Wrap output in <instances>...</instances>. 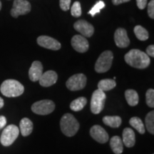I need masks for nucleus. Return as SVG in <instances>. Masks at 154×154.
<instances>
[{"label":"nucleus","mask_w":154,"mask_h":154,"mask_svg":"<svg viewBox=\"0 0 154 154\" xmlns=\"http://www.w3.org/2000/svg\"><path fill=\"white\" fill-rule=\"evenodd\" d=\"M113 59L111 51H105L99 56L95 64V71L98 73H105L110 69Z\"/></svg>","instance_id":"20e7f679"},{"label":"nucleus","mask_w":154,"mask_h":154,"mask_svg":"<svg viewBox=\"0 0 154 154\" xmlns=\"http://www.w3.org/2000/svg\"><path fill=\"white\" fill-rule=\"evenodd\" d=\"M30 3L26 0H14L13 3V7L11 10V15L14 18H17L20 15L28 14L31 11Z\"/></svg>","instance_id":"1a4fd4ad"},{"label":"nucleus","mask_w":154,"mask_h":154,"mask_svg":"<svg viewBox=\"0 0 154 154\" xmlns=\"http://www.w3.org/2000/svg\"><path fill=\"white\" fill-rule=\"evenodd\" d=\"M146 101L147 105L149 107H154V90L153 88H149L146 94Z\"/></svg>","instance_id":"c85d7f7f"},{"label":"nucleus","mask_w":154,"mask_h":154,"mask_svg":"<svg viewBox=\"0 0 154 154\" xmlns=\"http://www.w3.org/2000/svg\"><path fill=\"white\" fill-rule=\"evenodd\" d=\"M90 135L94 140L100 143H105L109 140V134L103 127L99 125L91 127L90 129Z\"/></svg>","instance_id":"9b49d317"},{"label":"nucleus","mask_w":154,"mask_h":154,"mask_svg":"<svg viewBox=\"0 0 154 154\" xmlns=\"http://www.w3.org/2000/svg\"><path fill=\"white\" fill-rule=\"evenodd\" d=\"M21 134L23 136H27L32 134L33 131V123L28 118H24L19 123Z\"/></svg>","instance_id":"a211bd4d"},{"label":"nucleus","mask_w":154,"mask_h":154,"mask_svg":"<svg viewBox=\"0 0 154 154\" xmlns=\"http://www.w3.org/2000/svg\"><path fill=\"white\" fill-rule=\"evenodd\" d=\"M130 1L131 0H112V3L114 5H119L122 3H126Z\"/></svg>","instance_id":"f704fd0d"},{"label":"nucleus","mask_w":154,"mask_h":154,"mask_svg":"<svg viewBox=\"0 0 154 154\" xmlns=\"http://www.w3.org/2000/svg\"><path fill=\"white\" fill-rule=\"evenodd\" d=\"M116 83L115 80L110 79H106L101 80L99 82L98 89L105 92L113 89V88L116 87Z\"/></svg>","instance_id":"4be33fe9"},{"label":"nucleus","mask_w":154,"mask_h":154,"mask_svg":"<svg viewBox=\"0 0 154 154\" xmlns=\"http://www.w3.org/2000/svg\"><path fill=\"white\" fill-rule=\"evenodd\" d=\"M110 146L115 154H121L124 151L122 139L118 136H114L110 140Z\"/></svg>","instance_id":"6ab92c4d"},{"label":"nucleus","mask_w":154,"mask_h":154,"mask_svg":"<svg viewBox=\"0 0 154 154\" xmlns=\"http://www.w3.org/2000/svg\"><path fill=\"white\" fill-rule=\"evenodd\" d=\"M129 124L133 128H134L140 134H143L145 133V126L143 121L138 117H132L130 119Z\"/></svg>","instance_id":"5701e85b"},{"label":"nucleus","mask_w":154,"mask_h":154,"mask_svg":"<svg viewBox=\"0 0 154 154\" xmlns=\"http://www.w3.org/2000/svg\"><path fill=\"white\" fill-rule=\"evenodd\" d=\"M4 106V100L2 97H0V109Z\"/></svg>","instance_id":"c9c22d12"},{"label":"nucleus","mask_w":154,"mask_h":154,"mask_svg":"<svg viewBox=\"0 0 154 154\" xmlns=\"http://www.w3.org/2000/svg\"><path fill=\"white\" fill-rule=\"evenodd\" d=\"M7 124V119L4 116H0V129L3 128Z\"/></svg>","instance_id":"72a5a7b5"},{"label":"nucleus","mask_w":154,"mask_h":154,"mask_svg":"<svg viewBox=\"0 0 154 154\" xmlns=\"http://www.w3.org/2000/svg\"><path fill=\"white\" fill-rule=\"evenodd\" d=\"M55 109L54 103L51 100H42L36 101L32 106V110L38 115H47Z\"/></svg>","instance_id":"0eeeda50"},{"label":"nucleus","mask_w":154,"mask_h":154,"mask_svg":"<svg viewBox=\"0 0 154 154\" xmlns=\"http://www.w3.org/2000/svg\"><path fill=\"white\" fill-rule=\"evenodd\" d=\"M1 9H2V2L1 1H0V10H1Z\"/></svg>","instance_id":"e433bc0d"},{"label":"nucleus","mask_w":154,"mask_h":154,"mask_svg":"<svg viewBox=\"0 0 154 154\" xmlns=\"http://www.w3.org/2000/svg\"><path fill=\"white\" fill-rule=\"evenodd\" d=\"M37 43L40 47L57 51L61 47V44L57 39L48 36H40L37 38Z\"/></svg>","instance_id":"9d476101"},{"label":"nucleus","mask_w":154,"mask_h":154,"mask_svg":"<svg viewBox=\"0 0 154 154\" xmlns=\"http://www.w3.org/2000/svg\"><path fill=\"white\" fill-rule=\"evenodd\" d=\"M42 74H43V66L42 63L38 61H34L29 71V76L30 80L32 82H37L39 80Z\"/></svg>","instance_id":"dca6fc26"},{"label":"nucleus","mask_w":154,"mask_h":154,"mask_svg":"<svg viewBox=\"0 0 154 154\" xmlns=\"http://www.w3.org/2000/svg\"><path fill=\"white\" fill-rule=\"evenodd\" d=\"M87 103V99L85 97H79L73 101L70 104V108L74 111L82 110Z\"/></svg>","instance_id":"b1692460"},{"label":"nucleus","mask_w":154,"mask_h":154,"mask_svg":"<svg viewBox=\"0 0 154 154\" xmlns=\"http://www.w3.org/2000/svg\"><path fill=\"white\" fill-rule=\"evenodd\" d=\"M148 14L150 18L154 19V0H151L148 5Z\"/></svg>","instance_id":"7c9ffc66"},{"label":"nucleus","mask_w":154,"mask_h":154,"mask_svg":"<svg viewBox=\"0 0 154 154\" xmlns=\"http://www.w3.org/2000/svg\"><path fill=\"white\" fill-rule=\"evenodd\" d=\"M125 61L131 66L143 69L150 65L151 60L149 56L139 49H131L125 55Z\"/></svg>","instance_id":"f257e3e1"},{"label":"nucleus","mask_w":154,"mask_h":154,"mask_svg":"<svg viewBox=\"0 0 154 154\" xmlns=\"http://www.w3.org/2000/svg\"><path fill=\"white\" fill-rule=\"evenodd\" d=\"M74 27L77 32L82 34L83 36L91 37L94 33L93 25L86 22V20H79L74 23Z\"/></svg>","instance_id":"f8f14e48"},{"label":"nucleus","mask_w":154,"mask_h":154,"mask_svg":"<svg viewBox=\"0 0 154 154\" xmlns=\"http://www.w3.org/2000/svg\"><path fill=\"white\" fill-rule=\"evenodd\" d=\"M0 91L7 97H17L24 93V87L18 81L7 79L2 84Z\"/></svg>","instance_id":"f03ea898"},{"label":"nucleus","mask_w":154,"mask_h":154,"mask_svg":"<svg viewBox=\"0 0 154 154\" xmlns=\"http://www.w3.org/2000/svg\"><path fill=\"white\" fill-rule=\"evenodd\" d=\"M72 45L76 51L84 53L88 51L89 44L87 39L82 35H75L72 38Z\"/></svg>","instance_id":"ddd939ff"},{"label":"nucleus","mask_w":154,"mask_h":154,"mask_svg":"<svg viewBox=\"0 0 154 154\" xmlns=\"http://www.w3.org/2000/svg\"><path fill=\"white\" fill-rule=\"evenodd\" d=\"M82 7L79 2H75L71 9V14L74 17H79L82 15Z\"/></svg>","instance_id":"cd10ccee"},{"label":"nucleus","mask_w":154,"mask_h":154,"mask_svg":"<svg viewBox=\"0 0 154 154\" xmlns=\"http://www.w3.org/2000/svg\"><path fill=\"white\" fill-rule=\"evenodd\" d=\"M136 4L140 9H143L147 5V0H136Z\"/></svg>","instance_id":"2f4dec72"},{"label":"nucleus","mask_w":154,"mask_h":154,"mask_svg":"<svg viewBox=\"0 0 154 154\" xmlns=\"http://www.w3.org/2000/svg\"><path fill=\"white\" fill-rule=\"evenodd\" d=\"M106 99L105 92L97 89L94 91L91 99V111L94 114H99L104 108Z\"/></svg>","instance_id":"39448f33"},{"label":"nucleus","mask_w":154,"mask_h":154,"mask_svg":"<svg viewBox=\"0 0 154 154\" xmlns=\"http://www.w3.org/2000/svg\"><path fill=\"white\" fill-rule=\"evenodd\" d=\"M146 54L149 55L150 57H154V46L153 45H150L147 47L146 49Z\"/></svg>","instance_id":"473e14b6"},{"label":"nucleus","mask_w":154,"mask_h":154,"mask_svg":"<svg viewBox=\"0 0 154 154\" xmlns=\"http://www.w3.org/2000/svg\"><path fill=\"white\" fill-rule=\"evenodd\" d=\"M59 5L63 11H68L70 9L71 0H60Z\"/></svg>","instance_id":"c756f323"},{"label":"nucleus","mask_w":154,"mask_h":154,"mask_svg":"<svg viewBox=\"0 0 154 154\" xmlns=\"http://www.w3.org/2000/svg\"><path fill=\"white\" fill-rule=\"evenodd\" d=\"M146 127L148 131L152 135L154 134V111H151L146 115L145 118Z\"/></svg>","instance_id":"a878e982"},{"label":"nucleus","mask_w":154,"mask_h":154,"mask_svg":"<svg viewBox=\"0 0 154 154\" xmlns=\"http://www.w3.org/2000/svg\"><path fill=\"white\" fill-rule=\"evenodd\" d=\"M60 127L61 131L65 136L72 137L79 129V124L72 114L66 113L61 119Z\"/></svg>","instance_id":"7ed1b4c3"},{"label":"nucleus","mask_w":154,"mask_h":154,"mask_svg":"<svg viewBox=\"0 0 154 154\" xmlns=\"http://www.w3.org/2000/svg\"><path fill=\"white\" fill-rule=\"evenodd\" d=\"M105 3L103 1H99L96 3V5L92 7L91 10L88 11V14L94 17L96 14H99L102 9L104 8Z\"/></svg>","instance_id":"bb28decb"},{"label":"nucleus","mask_w":154,"mask_h":154,"mask_svg":"<svg viewBox=\"0 0 154 154\" xmlns=\"http://www.w3.org/2000/svg\"><path fill=\"white\" fill-rule=\"evenodd\" d=\"M103 122L106 126H109L111 127V128H118L121 126V118L118 116H106L103 118Z\"/></svg>","instance_id":"412c9836"},{"label":"nucleus","mask_w":154,"mask_h":154,"mask_svg":"<svg viewBox=\"0 0 154 154\" xmlns=\"http://www.w3.org/2000/svg\"><path fill=\"white\" fill-rule=\"evenodd\" d=\"M125 98H126L127 103L131 106H135L138 103V94L135 90L128 89L125 91Z\"/></svg>","instance_id":"aec40b11"},{"label":"nucleus","mask_w":154,"mask_h":154,"mask_svg":"<svg viewBox=\"0 0 154 154\" xmlns=\"http://www.w3.org/2000/svg\"><path fill=\"white\" fill-rule=\"evenodd\" d=\"M19 134V128L15 125L11 124L7 126L3 130L0 141L4 146H9L14 142Z\"/></svg>","instance_id":"423d86ee"},{"label":"nucleus","mask_w":154,"mask_h":154,"mask_svg":"<svg viewBox=\"0 0 154 154\" xmlns=\"http://www.w3.org/2000/svg\"><path fill=\"white\" fill-rule=\"evenodd\" d=\"M58 79V75L57 73L54 71L49 70L42 74V76L40 77L39 82L40 85L44 87H49L56 84Z\"/></svg>","instance_id":"2eb2a0df"},{"label":"nucleus","mask_w":154,"mask_h":154,"mask_svg":"<svg viewBox=\"0 0 154 154\" xmlns=\"http://www.w3.org/2000/svg\"><path fill=\"white\" fill-rule=\"evenodd\" d=\"M114 41L117 47L120 48H126L130 44V40L127 35L126 29L119 28L116 30L114 34Z\"/></svg>","instance_id":"4468645a"},{"label":"nucleus","mask_w":154,"mask_h":154,"mask_svg":"<svg viewBox=\"0 0 154 154\" xmlns=\"http://www.w3.org/2000/svg\"><path fill=\"white\" fill-rule=\"evenodd\" d=\"M123 143L128 148H131L136 143V137L134 130L130 128H126L123 131Z\"/></svg>","instance_id":"f3484780"},{"label":"nucleus","mask_w":154,"mask_h":154,"mask_svg":"<svg viewBox=\"0 0 154 154\" xmlns=\"http://www.w3.org/2000/svg\"><path fill=\"white\" fill-rule=\"evenodd\" d=\"M86 76L83 74H76L73 75L67 80L66 87L71 91H79L86 86Z\"/></svg>","instance_id":"6e6552de"},{"label":"nucleus","mask_w":154,"mask_h":154,"mask_svg":"<svg viewBox=\"0 0 154 154\" xmlns=\"http://www.w3.org/2000/svg\"><path fill=\"white\" fill-rule=\"evenodd\" d=\"M134 32L138 39L140 40V41H146L149 37L148 31L140 25H137V26H135Z\"/></svg>","instance_id":"393cba45"}]
</instances>
